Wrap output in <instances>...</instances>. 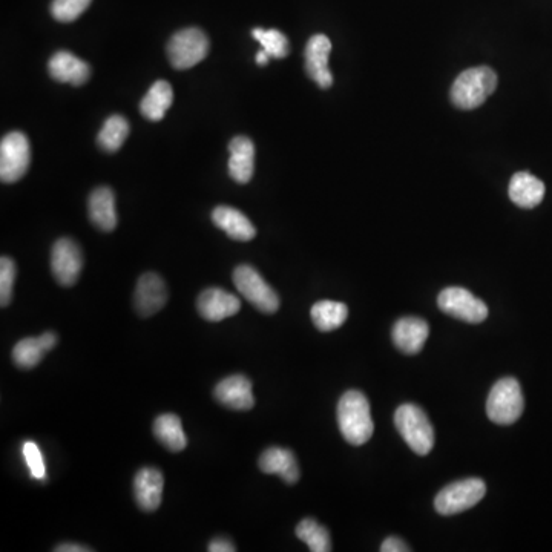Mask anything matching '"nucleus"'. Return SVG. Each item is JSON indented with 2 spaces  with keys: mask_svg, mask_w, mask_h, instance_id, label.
<instances>
[{
  "mask_svg": "<svg viewBox=\"0 0 552 552\" xmlns=\"http://www.w3.org/2000/svg\"><path fill=\"white\" fill-rule=\"evenodd\" d=\"M336 416H338L339 430L350 445L359 447L372 439L375 431L372 410H370V402L361 391L350 390L344 393L339 399Z\"/></svg>",
  "mask_w": 552,
  "mask_h": 552,
  "instance_id": "1",
  "label": "nucleus"
},
{
  "mask_svg": "<svg viewBox=\"0 0 552 552\" xmlns=\"http://www.w3.org/2000/svg\"><path fill=\"white\" fill-rule=\"evenodd\" d=\"M497 88V74L488 66H476L459 74L451 86V100L460 109H476Z\"/></svg>",
  "mask_w": 552,
  "mask_h": 552,
  "instance_id": "2",
  "label": "nucleus"
},
{
  "mask_svg": "<svg viewBox=\"0 0 552 552\" xmlns=\"http://www.w3.org/2000/svg\"><path fill=\"white\" fill-rule=\"evenodd\" d=\"M395 424L408 447L427 456L434 447V430L427 413L414 404H404L396 410Z\"/></svg>",
  "mask_w": 552,
  "mask_h": 552,
  "instance_id": "3",
  "label": "nucleus"
},
{
  "mask_svg": "<svg viewBox=\"0 0 552 552\" xmlns=\"http://www.w3.org/2000/svg\"><path fill=\"white\" fill-rule=\"evenodd\" d=\"M525 408L522 388L514 378H503L491 388L487 401L488 418L499 425H511L519 421Z\"/></svg>",
  "mask_w": 552,
  "mask_h": 552,
  "instance_id": "4",
  "label": "nucleus"
},
{
  "mask_svg": "<svg viewBox=\"0 0 552 552\" xmlns=\"http://www.w3.org/2000/svg\"><path fill=\"white\" fill-rule=\"evenodd\" d=\"M487 494V485L482 479L470 477V479L457 480L450 483L434 499V508L442 516H454L464 513Z\"/></svg>",
  "mask_w": 552,
  "mask_h": 552,
  "instance_id": "5",
  "label": "nucleus"
},
{
  "mask_svg": "<svg viewBox=\"0 0 552 552\" xmlns=\"http://www.w3.org/2000/svg\"><path fill=\"white\" fill-rule=\"evenodd\" d=\"M232 278H234V284L238 292L255 309L260 310L261 313H267V315L278 312L280 296L266 283V280L257 269H253L249 264H243V266H238L234 270Z\"/></svg>",
  "mask_w": 552,
  "mask_h": 552,
  "instance_id": "6",
  "label": "nucleus"
},
{
  "mask_svg": "<svg viewBox=\"0 0 552 552\" xmlns=\"http://www.w3.org/2000/svg\"><path fill=\"white\" fill-rule=\"evenodd\" d=\"M166 53L175 69H189L206 59L209 39L200 28H184L171 37Z\"/></svg>",
  "mask_w": 552,
  "mask_h": 552,
  "instance_id": "7",
  "label": "nucleus"
},
{
  "mask_svg": "<svg viewBox=\"0 0 552 552\" xmlns=\"http://www.w3.org/2000/svg\"><path fill=\"white\" fill-rule=\"evenodd\" d=\"M31 163V146L27 135L10 132L0 143V180L16 183L27 174Z\"/></svg>",
  "mask_w": 552,
  "mask_h": 552,
  "instance_id": "8",
  "label": "nucleus"
},
{
  "mask_svg": "<svg viewBox=\"0 0 552 552\" xmlns=\"http://www.w3.org/2000/svg\"><path fill=\"white\" fill-rule=\"evenodd\" d=\"M437 306L445 315L468 324H480L488 318L487 304L464 287H447L437 298Z\"/></svg>",
  "mask_w": 552,
  "mask_h": 552,
  "instance_id": "9",
  "label": "nucleus"
},
{
  "mask_svg": "<svg viewBox=\"0 0 552 552\" xmlns=\"http://www.w3.org/2000/svg\"><path fill=\"white\" fill-rule=\"evenodd\" d=\"M83 269L82 249L71 238H60L51 250V270L54 280L63 287H71L79 280Z\"/></svg>",
  "mask_w": 552,
  "mask_h": 552,
  "instance_id": "10",
  "label": "nucleus"
},
{
  "mask_svg": "<svg viewBox=\"0 0 552 552\" xmlns=\"http://www.w3.org/2000/svg\"><path fill=\"white\" fill-rule=\"evenodd\" d=\"M168 303V290L165 281L154 272L140 276L135 286L134 307L143 318L160 312Z\"/></svg>",
  "mask_w": 552,
  "mask_h": 552,
  "instance_id": "11",
  "label": "nucleus"
},
{
  "mask_svg": "<svg viewBox=\"0 0 552 552\" xmlns=\"http://www.w3.org/2000/svg\"><path fill=\"white\" fill-rule=\"evenodd\" d=\"M332 53V42L324 34L310 37L306 46V71L310 79L322 89H329L333 85V74L329 69V57Z\"/></svg>",
  "mask_w": 552,
  "mask_h": 552,
  "instance_id": "12",
  "label": "nucleus"
},
{
  "mask_svg": "<svg viewBox=\"0 0 552 552\" xmlns=\"http://www.w3.org/2000/svg\"><path fill=\"white\" fill-rule=\"evenodd\" d=\"M197 309L201 318L206 321L220 322L237 315L241 309V301L220 287H209L198 296Z\"/></svg>",
  "mask_w": 552,
  "mask_h": 552,
  "instance_id": "13",
  "label": "nucleus"
},
{
  "mask_svg": "<svg viewBox=\"0 0 552 552\" xmlns=\"http://www.w3.org/2000/svg\"><path fill=\"white\" fill-rule=\"evenodd\" d=\"M214 398L230 410L247 411L255 407L252 382L244 375H232L218 382Z\"/></svg>",
  "mask_w": 552,
  "mask_h": 552,
  "instance_id": "14",
  "label": "nucleus"
},
{
  "mask_svg": "<svg viewBox=\"0 0 552 552\" xmlns=\"http://www.w3.org/2000/svg\"><path fill=\"white\" fill-rule=\"evenodd\" d=\"M165 477L157 468L146 467L135 474L134 496L137 505L146 513L157 511L161 505Z\"/></svg>",
  "mask_w": 552,
  "mask_h": 552,
  "instance_id": "15",
  "label": "nucleus"
},
{
  "mask_svg": "<svg viewBox=\"0 0 552 552\" xmlns=\"http://www.w3.org/2000/svg\"><path fill=\"white\" fill-rule=\"evenodd\" d=\"M51 79L69 85H85L91 77V66L69 51H57L48 62Z\"/></svg>",
  "mask_w": 552,
  "mask_h": 552,
  "instance_id": "16",
  "label": "nucleus"
},
{
  "mask_svg": "<svg viewBox=\"0 0 552 552\" xmlns=\"http://www.w3.org/2000/svg\"><path fill=\"white\" fill-rule=\"evenodd\" d=\"M428 335H430V329H428L427 322L421 318H414V316L396 321L393 332H391L396 349L407 353V355H416L421 352Z\"/></svg>",
  "mask_w": 552,
  "mask_h": 552,
  "instance_id": "17",
  "label": "nucleus"
},
{
  "mask_svg": "<svg viewBox=\"0 0 552 552\" xmlns=\"http://www.w3.org/2000/svg\"><path fill=\"white\" fill-rule=\"evenodd\" d=\"M229 174L237 183L246 184L255 172V145L249 137L238 135L229 143Z\"/></svg>",
  "mask_w": 552,
  "mask_h": 552,
  "instance_id": "18",
  "label": "nucleus"
},
{
  "mask_svg": "<svg viewBox=\"0 0 552 552\" xmlns=\"http://www.w3.org/2000/svg\"><path fill=\"white\" fill-rule=\"evenodd\" d=\"M212 221L218 229L226 232L227 237L235 241H250L257 235V229L243 212L229 206L215 207Z\"/></svg>",
  "mask_w": 552,
  "mask_h": 552,
  "instance_id": "19",
  "label": "nucleus"
},
{
  "mask_svg": "<svg viewBox=\"0 0 552 552\" xmlns=\"http://www.w3.org/2000/svg\"><path fill=\"white\" fill-rule=\"evenodd\" d=\"M260 470L266 474H278L284 482L295 485L299 480V467L295 454L286 448L270 447L258 460Z\"/></svg>",
  "mask_w": 552,
  "mask_h": 552,
  "instance_id": "20",
  "label": "nucleus"
},
{
  "mask_svg": "<svg viewBox=\"0 0 552 552\" xmlns=\"http://www.w3.org/2000/svg\"><path fill=\"white\" fill-rule=\"evenodd\" d=\"M89 220L97 229L112 232L117 227L114 192L108 186H100L92 191L88 200Z\"/></svg>",
  "mask_w": 552,
  "mask_h": 552,
  "instance_id": "21",
  "label": "nucleus"
},
{
  "mask_svg": "<svg viewBox=\"0 0 552 552\" xmlns=\"http://www.w3.org/2000/svg\"><path fill=\"white\" fill-rule=\"evenodd\" d=\"M508 194L511 201L522 209H534L545 197V184L536 175L517 172L511 178Z\"/></svg>",
  "mask_w": 552,
  "mask_h": 552,
  "instance_id": "22",
  "label": "nucleus"
},
{
  "mask_svg": "<svg viewBox=\"0 0 552 552\" xmlns=\"http://www.w3.org/2000/svg\"><path fill=\"white\" fill-rule=\"evenodd\" d=\"M172 102H174V91L171 83L158 80L140 102V112L151 122H160L171 108Z\"/></svg>",
  "mask_w": 552,
  "mask_h": 552,
  "instance_id": "23",
  "label": "nucleus"
},
{
  "mask_svg": "<svg viewBox=\"0 0 552 552\" xmlns=\"http://www.w3.org/2000/svg\"><path fill=\"white\" fill-rule=\"evenodd\" d=\"M152 431H154L157 441L163 447L168 448L169 451H174V453H180L188 445L181 419L178 418L177 414L166 413L158 416L154 425H152Z\"/></svg>",
  "mask_w": 552,
  "mask_h": 552,
  "instance_id": "24",
  "label": "nucleus"
},
{
  "mask_svg": "<svg viewBox=\"0 0 552 552\" xmlns=\"http://www.w3.org/2000/svg\"><path fill=\"white\" fill-rule=\"evenodd\" d=\"M313 324L319 332H333L349 318V307L338 301H318L310 310Z\"/></svg>",
  "mask_w": 552,
  "mask_h": 552,
  "instance_id": "25",
  "label": "nucleus"
},
{
  "mask_svg": "<svg viewBox=\"0 0 552 552\" xmlns=\"http://www.w3.org/2000/svg\"><path fill=\"white\" fill-rule=\"evenodd\" d=\"M131 126L123 115L114 114L103 123L102 131L97 135V143L106 152H117L128 138Z\"/></svg>",
  "mask_w": 552,
  "mask_h": 552,
  "instance_id": "26",
  "label": "nucleus"
},
{
  "mask_svg": "<svg viewBox=\"0 0 552 552\" xmlns=\"http://www.w3.org/2000/svg\"><path fill=\"white\" fill-rule=\"evenodd\" d=\"M296 537L309 545L312 552L332 551V540L329 531L319 525L315 519H304L296 526Z\"/></svg>",
  "mask_w": 552,
  "mask_h": 552,
  "instance_id": "27",
  "label": "nucleus"
},
{
  "mask_svg": "<svg viewBox=\"0 0 552 552\" xmlns=\"http://www.w3.org/2000/svg\"><path fill=\"white\" fill-rule=\"evenodd\" d=\"M45 353L40 338H25L14 345L13 362L23 370H30L40 364Z\"/></svg>",
  "mask_w": 552,
  "mask_h": 552,
  "instance_id": "28",
  "label": "nucleus"
},
{
  "mask_svg": "<svg viewBox=\"0 0 552 552\" xmlns=\"http://www.w3.org/2000/svg\"><path fill=\"white\" fill-rule=\"evenodd\" d=\"M252 36L253 39L261 43L263 50L273 59H284V57L289 56V40L281 31L255 28L252 31Z\"/></svg>",
  "mask_w": 552,
  "mask_h": 552,
  "instance_id": "29",
  "label": "nucleus"
},
{
  "mask_svg": "<svg viewBox=\"0 0 552 552\" xmlns=\"http://www.w3.org/2000/svg\"><path fill=\"white\" fill-rule=\"evenodd\" d=\"M91 2L92 0H53L51 14L59 22H74L88 10Z\"/></svg>",
  "mask_w": 552,
  "mask_h": 552,
  "instance_id": "30",
  "label": "nucleus"
},
{
  "mask_svg": "<svg viewBox=\"0 0 552 552\" xmlns=\"http://www.w3.org/2000/svg\"><path fill=\"white\" fill-rule=\"evenodd\" d=\"M17 267L11 258L2 257L0 260V306H10L13 299L14 281H16Z\"/></svg>",
  "mask_w": 552,
  "mask_h": 552,
  "instance_id": "31",
  "label": "nucleus"
},
{
  "mask_svg": "<svg viewBox=\"0 0 552 552\" xmlns=\"http://www.w3.org/2000/svg\"><path fill=\"white\" fill-rule=\"evenodd\" d=\"M23 456L27 460L28 468L36 479H45V462L42 453L34 442L28 441L23 444Z\"/></svg>",
  "mask_w": 552,
  "mask_h": 552,
  "instance_id": "32",
  "label": "nucleus"
},
{
  "mask_svg": "<svg viewBox=\"0 0 552 552\" xmlns=\"http://www.w3.org/2000/svg\"><path fill=\"white\" fill-rule=\"evenodd\" d=\"M381 551L382 552H407V551H410V548H408L407 543L402 542V540L398 539V537H388V539H385L384 543H382Z\"/></svg>",
  "mask_w": 552,
  "mask_h": 552,
  "instance_id": "33",
  "label": "nucleus"
},
{
  "mask_svg": "<svg viewBox=\"0 0 552 552\" xmlns=\"http://www.w3.org/2000/svg\"><path fill=\"white\" fill-rule=\"evenodd\" d=\"M207 551L211 552H234L237 551L234 543L230 542L229 539H224V537H217V539L212 540L207 546Z\"/></svg>",
  "mask_w": 552,
  "mask_h": 552,
  "instance_id": "34",
  "label": "nucleus"
},
{
  "mask_svg": "<svg viewBox=\"0 0 552 552\" xmlns=\"http://www.w3.org/2000/svg\"><path fill=\"white\" fill-rule=\"evenodd\" d=\"M39 338L40 342H42L43 349H45L46 352H50V350H53L54 347H56L57 345V341H59V339H57L56 333L53 332L43 333V335L39 336Z\"/></svg>",
  "mask_w": 552,
  "mask_h": 552,
  "instance_id": "35",
  "label": "nucleus"
},
{
  "mask_svg": "<svg viewBox=\"0 0 552 552\" xmlns=\"http://www.w3.org/2000/svg\"><path fill=\"white\" fill-rule=\"evenodd\" d=\"M54 551L57 552H89L91 548L79 545V543H62V545L56 546Z\"/></svg>",
  "mask_w": 552,
  "mask_h": 552,
  "instance_id": "36",
  "label": "nucleus"
},
{
  "mask_svg": "<svg viewBox=\"0 0 552 552\" xmlns=\"http://www.w3.org/2000/svg\"><path fill=\"white\" fill-rule=\"evenodd\" d=\"M270 56L266 53V51H260V53L257 54V63L260 66H266L267 62H269Z\"/></svg>",
  "mask_w": 552,
  "mask_h": 552,
  "instance_id": "37",
  "label": "nucleus"
}]
</instances>
